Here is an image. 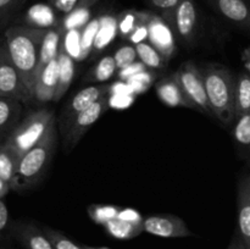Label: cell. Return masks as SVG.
I'll list each match as a JSON object with an SVG mask.
<instances>
[{
	"mask_svg": "<svg viewBox=\"0 0 250 249\" xmlns=\"http://www.w3.org/2000/svg\"><path fill=\"white\" fill-rule=\"evenodd\" d=\"M45 28L33 26H10L5 29V45L22 81L33 97L36 71Z\"/></svg>",
	"mask_w": 250,
	"mask_h": 249,
	"instance_id": "cell-1",
	"label": "cell"
},
{
	"mask_svg": "<svg viewBox=\"0 0 250 249\" xmlns=\"http://www.w3.org/2000/svg\"><path fill=\"white\" fill-rule=\"evenodd\" d=\"M212 115L225 126L236 120V77L224 66L211 65L202 71Z\"/></svg>",
	"mask_w": 250,
	"mask_h": 249,
	"instance_id": "cell-2",
	"label": "cell"
},
{
	"mask_svg": "<svg viewBox=\"0 0 250 249\" xmlns=\"http://www.w3.org/2000/svg\"><path fill=\"white\" fill-rule=\"evenodd\" d=\"M56 139L58 133L56 124L54 121L43 138L19 160L15 177L11 183V189H29L42 180L55 153Z\"/></svg>",
	"mask_w": 250,
	"mask_h": 249,
	"instance_id": "cell-3",
	"label": "cell"
},
{
	"mask_svg": "<svg viewBox=\"0 0 250 249\" xmlns=\"http://www.w3.org/2000/svg\"><path fill=\"white\" fill-rule=\"evenodd\" d=\"M54 121V112L48 107L33 110L12 129L5 139L4 146L20 160L43 138Z\"/></svg>",
	"mask_w": 250,
	"mask_h": 249,
	"instance_id": "cell-4",
	"label": "cell"
},
{
	"mask_svg": "<svg viewBox=\"0 0 250 249\" xmlns=\"http://www.w3.org/2000/svg\"><path fill=\"white\" fill-rule=\"evenodd\" d=\"M175 77L180 83L186 97L195 106V110L203 114L212 115L205 90L204 78L198 66L193 61H187L178 68L177 72L175 73Z\"/></svg>",
	"mask_w": 250,
	"mask_h": 249,
	"instance_id": "cell-5",
	"label": "cell"
},
{
	"mask_svg": "<svg viewBox=\"0 0 250 249\" xmlns=\"http://www.w3.org/2000/svg\"><path fill=\"white\" fill-rule=\"evenodd\" d=\"M0 97L12 98L22 104L33 102V97L24 85L5 44H0Z\"/></svg>",
	"mask_w": 250,
	"mask_h": 249,
	"instance_id": "cell-6",
	"label": "cell"
},
{
	"mask_svg": "<svg viewBox=\"0 0 250 249\" xmlns=\"http://www.w3.org/2000/svg\"><path fill=\"white\" fill-rule=\"evenodd\" d=\"M109 105V98L106 95V97L99 99L93 105H90L88 109L80 112L71 121V124H68L65 133H63V144H65L66 150L70 151L71 149H73L80 143L85 132L100 119V116L107 110Z\"/></svg>",
	"mask_w": 250,
	"mask_h": 249,
	"instance_id": "cell-7",
	"label": "cell"
},
{
	"mask_svg": "<svg viewBox=\"0 0 250 249\" xmlns=\"http://www.w3.org/2000/svg\"><path fill=\"white\" fill-rule=\"evenodd\" d=\"M200 14L195 0H181L173 14L172 28L181 43L193 45L199 32Z\"/></svg>",
	"mask_w": 250,
	"mask_h": 249,
	"instance_id": "cell-8",
	"label": "cell"
},
{
	"mask_svg": "<svg viewBox=\"0 0 250 249\" xmlns=\"http://www.w3.org/2000/svg\"><path fill=\"white\" fill-rule=\"evenodd\" d=\"M111 87L107 84H93L83 88L80 92L76 93L70 100L65 104L62 111L60 114V124L61 133H65L66 128L71 124L73 119L77 116L83 110L88 109L90 105L97 103L102 98L109 95Z\"/></svg>",
	"mask_w": 250,
	"mask_h": 249,
	"instance_id": "cell-9",
	"label": "cell"
},
{
	"mask_svg": "<svg viewBox=\"0 0 250 249\" xmlns=\"http://www.w3.org/2000/svg\"><path fill=\"white\" fill-rule=\"evenodd\" d=\"M148 42L159 50V53L166 59L171 60L176 54V33L167 21L159 14L149 11L148 16Z\"/></svg>",
	"mask_w": 250,
	"mask_h": 249,
	"instance_id": "cell-10",
	"label": "cell"
},
{
	"mask_svg": "<svg viewBox=\"0 0 250 249\" xmlns=\"http://www.w3.org/2000/svg\"><path fill=\"white\" fill-rule=\"evenodd\" d=\"M144 232L163 238H185L193 236L187 224L175 215H153L143 220Z\"/></svg>",
	"mask_w": 250,
	"mask_h": 249,
	"instance_id": "cell-11",
	"label": "cell"
},
{
	"mask_svg": "<svg viewBox=\"0 0 250 249\" xmlns=\"http://www.w3.org/2000/svg\"><path fill=\"white\" fill-rule=\"evenodd\" d=\"M221 17L250 31V4L247 0H205Z\"/></svg>",
	"mask_w": 250,
	"mask_h": 249,
	"instance_id": "cell-12",
	"label": "cell"
},
{
	"mask_svg": "<svg viewBox=\"0 0 250 249\" xmlns=\"http://www.w3.org/2000/svg\"><path fill=\"white\" fill-rule=\"evenodd\" d=\"M11 236L24 249H54L43 227L41 228L31 222H12Z\"/></svg>",
	"mask_w": 250,
	"mask_h": 249,
	"instance_id": "cell-13",
	"label": "cell"
},
{
	"mask_svg": "<svg viewBox=\"0 0 250 249\" xmlns=\"http://www.w3.org/2000/svg\"><path fill=\"white\" fill-rule=\"evenodd\" d=\"M59 83V60L53 59L38 76L33 88V100L48 103L54 100Z\"/></svg>",
	"mask_w": 250,
	"mask_h": 249,
	"instance_id": "cell-14",
	"label": "cell"
},
{
	"mask_svg": "<svg viewBox=\"0 0 250 249\" xmlns=\"http://www.w3.org/2000/svg\"><path fill=\"white\" fill-rule=\"evenodd\" d=\"M155 90L159 99L165 105L171 107H188V109H195L194 105L190 100L186 97L181 88L180 83L176 80L175 75L170 77H165L155 83Z\"/></svg>",
	"mask_w": 250,
	"mask_h": 249,
	"instance_id": "cell-15",
	"label": "cell"
},
{
	"mask_svg": "<svg viewBox=\"0 0 250 249\" xmlns=\"http://www.w3.org/2000/svg\"><path fill=\"white\" fill-rule=\"evenodd\" d=\"M238 229L244 247L250 249V173L238 185Z\"/></svg>",
	"mask_w": 250,
	"mask_h": 249,
	"instance_id": "cell-16",
	"label": "cell"
},
{
	"mask_svg": "<svg viewBox=\"0 0 250 249\" xmlns=\"http://www.w3.org/2000/svg\"><path fill=\"white\" fill-rule=\"evenodd\" d=\"M63 33H65V31H63L61 24H59L56 27H51V28H46L43 42H42L41 53H39V61L36 71V81L38 78V76L41 75L42 71H43V68L53 59L58 58L61 44H62Z\"/></svg>",
	"mask_w": 250,
	"mask_h": 249,
	"instance_id": "cell-17",
	"label": "cell"
},
{
	"mask_svg": "<svg viewBox=\"0 0 250 249\" xmlns=\"http://www.w3.org/2000/svg\"><path fill=\"white\" fill-rule=\"evenodd\" d=\"M22 111V103L16 99L0 97V136L11 133L19 124Z\"/></svg>",
	"mask_w": 250,
	"mask_h": 249,
	"instance_id": "cell-18",
	"label": "cell"
},
{
	"mask_svg": "<svg viewBox=\"0 0 250 249\" xmlns=\"http://www.w3.org/2000/svg\"><path fill=\"white\" fill-rule=\"evenodd\" d=\"M59 60V83L58 88H56L55 98L54 102H58L61 98L65 95L67 92L68 87L72 83L73 77H75V60L72 56L68 55L66 50L63 49L62 44H61L60 51L58 55Z\"/></svg>",
	"mask_w": 250,
	"mask_h": 249,
	"instance_id": "cell-19",
	"label": "cell"
},
{
	"mask_svg": "<svg viewBox=\"0 0 250 249\" xmlns=\"http://www.w3.org/2000/svg\"><path fill=\"white\" fill-rule=\"evenodd\" d=\"M233 134L234 143L239 155L247 161L250 159V111L241 116L236 117L233 122Z\"/></svg>",
	"mask_w": 250,
	"mask_h": 249,
	"instance_id": "cell-20",
	"label": "cell"
},
{
	"mask_svg": "<svg viewBox=\"0 0 250 249\" xmlns=\"http://www.w3.org/2000/svg\"><path fill=\"white\" fill-rule=\"evenodd\" d=\"M105 231L117 239H131L144 232L143 222H129L114 219L104 225Z\"/></svg>",
	"mask_w": 250,
	"mask_h": 249,
	"instance_id": "cell-21",
	"label": "cell"
},
{
	"mask_svg": "<svg viewBox=\"0 0 250 249\" xmlns=\"http://www.w3.org/2000/svg\"><path fill=\"white\" fill-rule=\"evenodd\" d=\"M149 11L126 10L117 16V34L120 38L128 39L132 32L148 17Z\"/></svg>",
	"mask_w": 250,
	"mask_h": 249,
	"instance_id": "cell-22",
	"label": "cell"
},
{
	"mask_svg": "<svg viewBox=\"0 0 250 249\" xmlns=\"http://www.w3.org/2000/svg\"><path fill=\"white\" fill-rule=\"evenodd\" d=\"M99 29L95 37L93 53L98 55L117 34V17L103 16L99 19Z\"/></svg>",
	"mask_w": 250,
	"mask_h": 249,
	"instance_id": "cell-23",
	"label": "cell"
},
{
	"mask_svg": "<svg viewBox=\"0 0 250 249\" xmlns=\"http://www.w3.org/2000/svg\"><path fill=\"white\" fill-rule=\"evenodd\" d=\"M250 111V73L241 72L236 77V117Z\"/></svg>",
	"mask_w": 250,
	"mask_h": 249,
	"instance_id": "cell-24",
	"label": "cell"
},
{
	"mask_svg": "<svg viewBox=\"0 0 250 249\" xmlns=\"http://www.w3.org/2000/svg\"><path fill=\"white\" fill-rule=\"evenodd\" d=\"M136 49L139 61H142L146 66V68L160 70V68L165 67L167 63V60L149 42L137 44Z\"/></svg>",
	"mask_w": 250,
	"mask_h": 249,
	"instance_id": "cell-25",
	"label": "cell"
},
{
	"mask_svg": "<svg viewBox=\"0 0 250 249\" xmlns=\"http://www.w3.org/2000/svg\"><path fill=\"white\" fill-rule=\"evenodd\" d=\"M117 65L114 56L106 55L100 59L85 77L87 82H105L117 73Z\"/></svg>",
	"mask_w": 250,
	"mask_h": 249,
	"instance_id": "cell-26",
	"label": "cell"
},
{
	"mask_svg": "<svg viewBox=\"0 0 250 249\" xmlns=\"http://www.w3.org/2000/svg\"><path fill=\"white\" fill-rule=\"evenodd\" d=\"M99 19H90V21L82 28L81 33V54L80 60L88 58L90 50L94 46L95 37L99 29Z\"/></svg>",
	"mask_w": 250,
	"mask_h": 249,
	"instance_id": "cell-27",
	"label": "cell"
},
{
	"mask_svg": "<svg viewBox=\"0 0 250 249\" xmlns=\"http://www.w3.org/2000/svg\"><path fill=\"white\" fill-rule=\"evenodd\" d=\"M17 163H19V159L2 145L1 150H0V180L7 183L10 188H11L12 180H14L15 172H16Z\"/></svg>",
	"mask_w": 250,
	"mask_h": 249,
	"instance_id": "cell-28",
	"label": "cell"
},
{
	"mask_svg": "<svg viewBox=\"0 0 250 249\" xmlns=\"http://www.w3.org/2000/svg\"><path fill=\"white\" fill-rule=\"evenodd\" d=\"M90 21V9L76 7L71 12L66 14L65 19L61 20L63 31L68 29H82Z\"/></svg>",
	"mask_w": 250,
	"mask_h": 249,
	"instance_id": "cell-29",
	"label": "cell"
},
{
	"mask_svg": "<svg viewBox=\"0 0 250 249\" xmlns=\"http://www.w3.org/2000/svg\"><path fill=\"white\" fill-rule=\"evenodd\" d=\"M28 0H0V31L6 29Z\"/></svg>",
	"mask_w": 250,
	"mask_h": 249,
	"instance_id": "cell-30",
	"label": "cell"
},
{
	"mask_svg": "<svg viewBox=\"0 0 250 249\" xmlns=\"http://www.w3.org/2000/svg\"><path fill=\"white\" fill-rule=\"evenodd\" d=\"M120 210V208L112 205H90L88 208V214L95 224L105 225L110 220L117 219Z\"/></svg>",
	"mask_w": 250,
	"mask_h": 249,
	"instance_id": "cell-31",
	"label": "cell"
},
{
	"mask_svg": "<svg viewBox=\"0 0 250 249\" xmlns=\"http://www.w3.org/2000/svg\"><path fill=\"white\" fill-rule=\"evenodd\" d=\"M181 0H146L149 6L154 10V12L160 15L165 21L172 26L173 22V14L180 4Z\"/></svg>",
	"mask_w": 250,
	"mask_h": 249,
	"instance_id": "cell-32",
	"label": "cell"
},
{
	"mask_svg": "<svg viewBox=\"0 0 250 249\" xmlns=\"http://www.w3.org/2000/svg\"><path fill=\"white\" fill-rule=\"evenodd\" d=\"M43 229L48 238L50 239L54 249H83V246L75 243L72 239L66 237L58 229H54L49 226H43Z\"/></svg>",
	"mask_w": 250,
	"mask_h": 249,
	"instance_id": "cell-33",
	"label": "cell"
},
{
	"mask_svg": "<svg viewBox=\"0 0 250 249\" xmlns=\"http://www.w3.org/2000/svg\"><path fill=\"white\" fill-rule=\"evenodd\" d=\"M114 59L115 61H116V65L119 70L127 67V66H129L131 63L136 62L137 59H138L136 45L128 43L120 46L116 50V53H115Z\"/></svg>",
	"mask_w": 250,
	"mask_h": 249,
	"instance_id": "cell-34",
	"label": "cell"
},
{
	"mask_svg": "<svg viewBox=\"0 0 250 249\" xmlns=\"http://www.w3.org/2000/svg\"><path fill=\"white\" fill-rule=\"evenodd\" d=\"M12 222L10 221L9 209L0 198V239H6L11 236Z\"/></svg>",
	"mask_w": 250,
	"mask_h": 249,
	"instance_id": "cell-35",
	"label": "cell"
},
{
	"mask_svg": "<svg viewBox=\"0 0 250 249\" xmlns=\"http://www.w3.org/2000/svg\"><path fill=\"white\" fill-rule=\"evenodd\" d=\"M146 70V66L144 65L142 61H136V62L131 63L127 67L121 68V70L117 71V76H119L120 80L122 81H128L131 80L132 77H134L138 73L143 72V71Z\"/></svg>",
	"mask_w": 250,
	"mask_h": 249,
	"instance_id": "cell-36",
	"label": "cell"
},
{
	"mask_svg": "<svg viewBox=\"0 0 250 249\" xmlns=\"http://www.w3.org/2000/svg\"><path fill=\"white\" fill-rule=\"evenodd\" d=\"M148 16H149V12H148ZM146 22H148V17H146V21L142 22V23L139 24L133 32H132L131 36H129L128 39H127L129 43L133 44V45H137V44L148 41V23H146Z\"/></svg>",
	"mask_w": 250,
	"mask_h": 249,
	"instance_id": "cell-37",
	"label": "cell"
},
{
	"mask_svg": "<svg viewBox=\"0 0 250 249\" xmlns=\"http://www.w3.org/2000/svg\"><path fill=\"white\" fill-rule=\"evenodd\" d=\"M49 5L54 10L62 14H68L77 7L80 0H48Z\"/></svg>",
	"mask_w": 250,
	"mask_h": 249,
	"instance_id": "cell-38",
	"label": "cell"
},
{
	"mask_svg": "<svg viewBox=\"0 0 250 249\" xmlns=\"http://www.w3.org/2000/svg\"><path fill=\"white\" fill-rule=\"evenodd\" d=\"M117 219L125 220V221H129V222H143V219H142L141 214H139L137 210L129 209V208L120 210Z\"/></svg>",
	"mask_w": 250,
	"mask_h": 249,
	"instance_id": "cell-39",
	"label": "cell"
},
{
	"mask_svg": "<svg viewBox=\"0 0 250 249\" xmlns=\"http://www.w3.org/2000/svg\"><path fill=\"white\" fill-rule=\"evenodd\" d=\"M242 61H243V65L246 67L247 72L250 73V46L244 49L243 53H242Z\"/></svg>",
	"mask_w": 250,
	"mask_h": 249,
	"instance_id": "cell-40",
	"label": "cell"
},
{
	"mask_svg": "<svg viewBox=\"0 0 250 249\" xmlns=\"http://www.w3.org/2000/svg\"><path fill=\"white\" fill-rule=\"evenodd\" d=\"M229 249H247L246 247H244L243 242H242L241 237H237V238H234L233 241H232L231 246L229 247Z\"/></svg>",
	"mask_w": 250,
	"mask_h": 249,
	"instance_id": "cell-41",
	"label": "cell"
},
{
	"mask_svg": "<svg viewBox=\"0 0 250 249\" xmlns=\"http://www.w3.org/2000/svg\"><path fill=\"white\" fill-rule=\"evenodd\" d=\"M98 0H80L78 1L77 7H85V9H90L94 4H97Z\"/></svg>",
	"mask_w": 250,
	"mask_h": 249,
	"instance_id": "cell-42",
	"label": "cell"
},
{
	"mask_svg": "<svg viewBox=\"0 0 250 249\" xmlns=\"http://www.w3.org/2000/svg\"><path fill=\"white\" fill-rule=\"evenodd\" d=\"M83 249H109V248H104V247H100V248H97V247H89V246H83Z\"/></svg>",
	"mask_w": 250,
	"mask_h": 249,
	"instance_id": "cell-43",
	"label": "cell"
},
{
	"mask_svg": "<svg viewBox=\"0 0 250 249\" xmlns=\"http://www.w3.org/2000/svg\"><path fill=\"white\" fill-rule=\"evenodd\" d=\"M4 143H5V142L0 141V150H1V148H2V145H4Z\"/></svg>",
	"mask_w": 250,
	"mask_h": 249,
	"instance_id": "cell-44",
	"label": "cell"
},
{
	"mask_svg": "<svg viewBox=\"0 0 250 249\" xmlns=\"http://www.w3.org/2000/svg\"><path fill=\"white\" fill-rule=\"evenodd\" d=\"M248 164H249V165H250V159H249V161H248Z\"/></svg>",
	"mask_w": 250,
	"mask_h": 249,
	"instance_id": "cell-45",
	"label": "cell"
}]
</instances>
